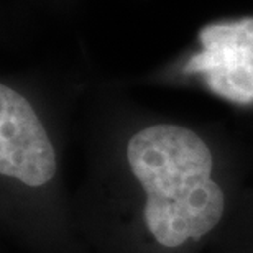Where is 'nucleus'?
<instances>
[{
	"label": "nucleus",
	"instance_id": "f257e3e1",
	"mask_svg": "<svg viewBox=\"0 0 253 253\" xmlns=\"http://www.w3.org/2000/svg\"><path fill=\"white\" fill-rule=\"evenodd\" d=\"M126 160L146 192L145 220L158 244L176 249L217 227L225 197L211 178L214 158L199 135L151 125L130 138Z\"/></svg>",
	"mask_w": 253,
	"mask_h": 253
},
{
	"label": "nucleus",
	"instance_id": "7ed1b4c3",
	"mask_svg": "<svg viewBox=\"0 0 253 253\" xmlns=\"http://www.w3.org/2000/svg\"><path fill=\"white\" fill-rule=\"evenodd\" d=\"M0 173L37 188L56 174V153L32 105L0 85Z\"/></svg>",
	"mask_w": 253,
	"mask_h": 253
},
{
	"label": "nucleus",
	"instance_id": "f03ea898",
	"mask_svg": "<svg viewBox=\"0 0 253 253\" xmlns=\"http://www.w3.org/2000/svg\"><path fill=\"white\" fill-rule=\"evenodd\" d=\"M202 51L184 71L204 74L211 92L234 104H253V17L206 25L199 32Z\"/></svg>",
	"mask_w": 253,
	"mask_h": 253
}]
</instances>
